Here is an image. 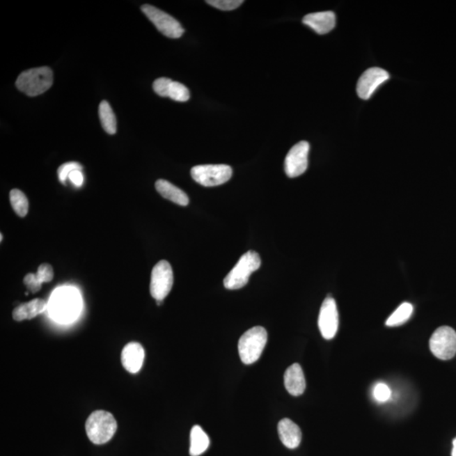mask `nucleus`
I'll use <instances>...</instances> for the list:
<instances>
[{
	"label": "nucleus",
	"instance_id": "24",
	"mask_svg": "<svg viewBox=\"0 0 456 456\" xmlns=\"http://www.w3.org/2000/svg\"><path fill=\"white\" fill-rule=\"evenodd\" d=\"M206 3L217 9L227 11L237 9L244 1L243 0H208Z\"/></svg>",
	"mask_w": 456,
	"mask_h": 456
},
{
	"label": "nucleus",
	"instance_id": "32",
	"mask_svg": "<svg viewBox=\"0 0 456 456\" xmlns=\"http://www.w3.org/2000/svg\"><path fill=\"white\" fill-rule=\"evenodd\" d=\"M162 304H164V301H162V300H157V304L158 305V306H160V305H162Z\"/></svg>",
	"mask_w": 456,
	"mask_h": 456
},
{
	"label": "nucleus",
	"instance_id": "14",
	"mask_svg": "<svg viewBox=\"0 0 456 456\" xmlns=\"http://www.w3.org/2000/svg\"><path fill=\"white\" fill-rule=\"evenodd\" d=\"M303 22L315 33L324 35L335 29L336 15L332 11L317 12L305 15Z\"/></svg>",
	"mask_w": 456,
	"mask_h": 456
},
{
	"label": "nucleus",
	"instance_id": "28",
	"mask_svg": "<svg viewBox=\"0 0 456 456\" xmlns=\"http://www.w3.org/2000/svg\"><path fill=\"white\" fill-rule=\"evenodd\" d=\"M375 398L378 402H384L390 399L391 391L386 384L379 383L376 384L374 390Z\"/></svg>",
	"mask_w": 456,
	"mask_h": 456
},
{
	"label": "nucleus",
	"instance_id": "25",
	"mask_svg": "<svg viewBox=\"0 0 456 456\" xmlns=\"http://www.w3.org/2000/svg\"><path fill=\"white\" fill-rule=\"evenodd\" d=\"M173 81L168 78H158L153 83V89L155 93L162 97H168L170 86Z\"/></svg>",
	"mask_w": 456,
	"mask_h": 456
},
{
	"label": "nucleus",
	"instance_id": "18",
	"mask_svg": "<svg viewBox=\"0 0 456 456\" xmlns=\"http://www.w3.org/2000/svg\"><path fill=\"white\" fill-rule=\"evenodd\" d=\"M47 304L45 300L36 299L29 303L22 304L14 309L12 315L15 321L31 320L45 311Z\"/></svg>",
	"mask_w": 456,
	"mask_h": 456
},
{
	"label": "nucleus",
	"instance_id": "20",
	"mask_svg": "<svg viewBox=\"0 0 456 456\" xmlns=\"http://www.w3.org/2000/svg\"><path fill=\"white\" fill-rule=\"evenodd\" d=\"M99 117L103 129L109 134H114L117 132V120L109 103L102 101L99 106Z\"/></svg>",
	"mask_w": 456,
	"mask_h": 456
},
{
	"label": "nucleus",
	"instance_id": "23",
	"mask_svg": "<svg viewBox=\"0 0 456 456\" xmlns=\"http://www.w3.org/2000/svg\"><path fill=\"white\" fill-rule=\"evenodd\" d=\"M168 97L177 102H187L190 97L189 91L181 83L173 81L170 86Z\"/></svg>",
	"mask_w": 456,
	"mask_h": 456
},
{
	"label": "nucleus",
	"instance_id": "4",
	"mask_svg": "<svg viewBox=\"0 0 456 456\" xmlns=\"http://www.w3.org/2000/svg\"><path fill=\"white\" fill-rule=\"evenodd\" d=\"M261 260L255 251H248L242 256L235 267L223 281L224 287L228 290L243 288L249 283V276L260 267Z\"/></svg>",
	"mask_w": 456,
	"mask_h": 456
},
{
	"label": "nucleus",
	"instance_id": "30",
	"mask_svg": "<svg viewBox=\"0 0 456 456\" xmlns=\"http://www.w3.org/2000/svg\"><path fill=\"white\" fill-rule=\"evenodd\" d=\"M69 178L70 180L72 182L75 186H78V187H81L83 184V182H84V177H83L81 170H75V171L71 173L69 175Z\"/></svg>",
	"mask_w": 456,
	"mask_h": 456
},
{
	"label": "nucleus",
	"instance_id": "7",
	"mask_svg": "<svg viewBox=\"0 0 456 456\" xmlns=\"http://www.w3.org/2000/svg\"><path fill=\"white\" fill-rule=\"evenodd\" d=\"M173 285V272L171 265L161 260L155 265L150 277V292L153 299L164 301L171 292Z\"/></svg>",
	"mask_w": 456,
	"mask_h": 456
},
{
	"label": "nucleus",
	"instance_id": "8",
	"mask_svg": "<svg viewBox=\"0 0 456 456\" xmlns=\"http://www.w3.org/2000/svg\"><path fill=\"white\" fill-rule=\"evenodd\" d=\"M430 347L436 358L450 360L456 354V332L449 327L437 329L432 335Z\"/></svg>",
	"mask_w": 456,
	"mask_h": 456
},
{
	"label": "nucleus",
	"instance_id": "12",
	"mask_svg": "<svg viewBox=\"0 0 456 456\" xmlns=\"http://www.w3.org/2000/svg\"><path fill=\"white\" fill-rule=\"evenodd\" d=\"M390 78V74L383 69L370 68L361 75L356 85V93L360 98L368 100L383 83Z\"/></svg>",
	"mask_w": 456,
	"mask_h": 456
},
{
	"label": "nucleus",
	"instance_id": "15",
	"mask_svg": "<svg viewBox=\"0 0 456 456\" xmlns=\"http://www.w3.org/2000/svg\"><path fill=\"white\" fill-rule=\"evenodd\" d=\"M281 443L288 449H296L302 441V431L291 419L281 420L277 426Z\"/></svg>",
	"mask_w": 456,
	"mask_h": 456
},
{
	"label": "nucleus",
	"instance_id": "6",
	"mask_svg": "<svg viewBox=\"0 0 456 456\" xmlns=\"http://www.w3.org/2000/svg\"><path fill=\"white\" fill-rule=\"evenodd\" d=\"M233 175L231 166L224 164L198 165L191 169L193 180L205 187H215L230 180Z\"/></svg>",
	"mask_w": 456,
	"mask_h": 456
},
{
	"label": "nucleus",
	"instance_id": "29",
	"mask_svg": "<svg viewBox=\"0 0 456 456\" xmlns=\"http://www.w3.org/2000/svg\"><path fill=\"white\" fill-rule=\"evenodd\" d=\"M23 281L30 292L36 293L41 290L42 283L38 281L36 274H27Z\"/></svg>",
	"mask_w": 456,
	"mask_h": 456
},
{
	"label": "nucleus",
	"instance_id": "11",
	"mask_svg": "<svg viewBox=\"0 0 456 456\" xmlns=\"http://www.w3.org/2000/svg\"><path fill=\"white\" fill-rule=\"evenodd\" d=\"M318 324L324 339L334 338L338 331L339 315L336 301L331 297H327L320 308Z\"/></svg>",
	"mask_w": 456,
	"mask_h": 456
},
{
	"label": "nucleus",
	"instance_id": "1",
	"mask_svg": "<svg viewBox=\"0 0 456 456\" xmlns=\"http://www.w3.org/2000/svg\"><path fill=\"white\" fill-rule=\"evenodd\" d=\"M79 293L70 288L59 289L52 296L49 308L52 317L59 322H70L77 318L81 310Z\"/></svg>",
	"mask_w": 456,
	"mask_h": 456
},
{
	"label": "nucleus",
	"instance_id": "2",
	"mask_svg": "<svg viewBox=\"0 0 456 456\" xmlns=\"http://www.w3.org/2000/svg\"><path fill=\"white\" fill-rule=\"evenodd\" d=\"M118 424L112 414L109 411H95L86 423V434L95 445L108 443L116 433Z\"/></svg>",
	"mask_w": 456,
	"mask_h": 456
},
{
	"label": "nucleus",
	"instance_id": "16",
	"mask_svg": "<svg viewBox=\"0 0 456 456\" xmlns=\"http://www.w3.org/2000/svg\"><path fill=\"white\" fill-rule=\"evenodd\" d=\"M284 384L289 394L293 396L304 394L306 388V382H305L303 368L299 363H293L285 370Z\"/></svg>",
	"mask_w": 456,
	"mask_h": 456
},
{
	"label": "nucleus",
	"instance_id": "17",
	"mask_svg": "<svg viewBox=\"0 0 456 456\" xmlns=\"http://www.w3.org/2000/svg\"><path fill=\"white\" fill-rule=\"evenodd\" d=\"M155 186H156L157 191L165 199L182 206L189 205V200L187 194L171 182L164 180H158Z\"/></svg>",
	"mask_w": 456,
	"mask_h": 456
},
{
	"label": "nucleus",
	"instance_id": "13",
	"mask_svg": "<svg viewBox=\"0 0 456 456\" xmlns=\"http://www.w3.org/2000/svg\"><path fill=\"white\" fill-rule=\"evenodd\" d=\"M145 359V350L140 343H129L123 349L121 362L125 370L132 374L141 370Z\"/></svg>",
	"mask_w": 456,
	"mask_h": 456
},
{
	"label": "nucleus",
	"instance_id": "31",
	"mask_svg": "<svg viewBox=\"0 0 456 456\" xmlns=\"http://www.w3.org/2000/svg\"><path fill=\"white\" fill-rule=\"evenodd\" d=\"M452 456H456V438L453 441V450H452Z\"/></svg>",
	"mask_w": 456,
	"mask_h": 456
},
{
	"label": "nucleus",
	"instance_id": "22",
	"mask_svg": "<svg viewBox=\"0 0 456 456\" xmlns=\"http://www.w3.org/2000/svg\"><path fill=\"white\" fill-rule=\"evenodd\" d=\"M10 201L12 207L19 217H24L27 215L29 203L25 194L17 189H12L10 193Z\"/></svg>",
	"mask_w": 456,
	"mask_h": 456
},
{
	"label": "nucleus",
	"instance_id": "19",
	"mask_svg": "<svg viewBox=\"0 0 456 456\" xmlns=\"http://www.w3.org/2000/svg\"><path fill=\"white\" fill-rule=\"evenodd\" d=\"M210 439L205 433L202 427L196 425L192 427L190 432V448L189 455L191 456H199L208 449Z\"/></svg>",
	"mask_w": 456,
	"mask_h": 456
},
{
	"label": "nucleus",
	"instance_id": "9",
	"mask_svg": "<svg viewBox=\"0 0 456 456\" xmlns=\"http://www.w3.org/2000/svg\"><path fill=\"white\" fill-rule=\"evenodd\" d=\"M141 10L161 33L169 38H180L184 33L181 24L171 15L150 5L141 6Z\"/></svg>",
	"mask_w": 456,
	"mask_h": 456
},
{
	"label": "nucleus",
	"instance_id": "27",
	"mask_svg": "<svg viewBox=\"0 0 456 456\" xmlns=\"http://www.w3.org/2000/svg\"><path fill=\"white\" fill-rule=\"evenodd\" d=\"M38 279L40 283H50L54 279V269L49 264H42L38 267V272L36 274Z\"/></svg>",
	"mask_w": 456,
	"mask_h": 456
},
{
	"label": "nucleus",
	"instance_id": "10",
	"mask_svg": "<svg viewBox=\"0 0 456 456\" xmlns=\"http://www.w3.org/2000/svg\"><path fill=\"white\" fill-rule=\"evenodd\" d=\"M310 146L307 141H300L292 149L285 157V172L289 178H297L302 175L306 171L308 165V152Z\"/></svg>",
	"mask_w": 456,
	"mask_h": 456
},
{
	"label": "nucleus",
	"instance_id": "5",
	"mask_svg": "<svg viewBox=\"0 0 456 456\" xmlns=\"http://www.w3.org/2000/svg\"><path fill=\"white\" fill-rule=\"evenodd\" d=\"M267 331L264 327H255L246 331L239 342L242 362L248 365L257 362L267 346Z\"/></svg>",
	"mask_w": 456,
	"mask_h": 456
},
{
	"label": "nucleus",
	"instance_id": "26",
	"mask_svg": "<svg viewBox=\"0 0 456 456\" xmlns=\"http://www.w3.org/2000/svg\"><path fill=\"white\" fill-rule=\"evenodd\" d=\"M75 170H82V166L78 162H67V164H63L61 166V168L58 169V175L59 180H61L63 184H65L67 178H69V175Z\"/></svg>",
	"mask_w": 456,
	"mask_h": 456
},
{
	"label": "nucleus",
	"instance_id": "3",
	"mask_svg": "<svg viewBox=\"0 0 456 456\" xmlns=\"http://www.w3.org/2000/svg\"><path fill=\"white\" fill-rule=\"evenodd\" d=\"M53 71L49 67H40L24 71L19 75L15 86L29 97L45 93L53 85Z\"/></svg>",
	"mask_w": 456,
	"mask_h": 456
},
{
	"label": "nucleus",
	"instance_id": "21",
	"mask_svg": "<svg viewBox=\"0 0 456 456\" xmlns=\"http://www.w3.org/2000/svg\"><path fill=\"white\" fill-rule=\"evenodd\" d=\"M414 313V306L410 303H403L396 308V310L386 320V325L388 327H400L405 324Z\"/></svg>",
	"mask_w": 456,
	"mask_h": 456
}]
</instances>
